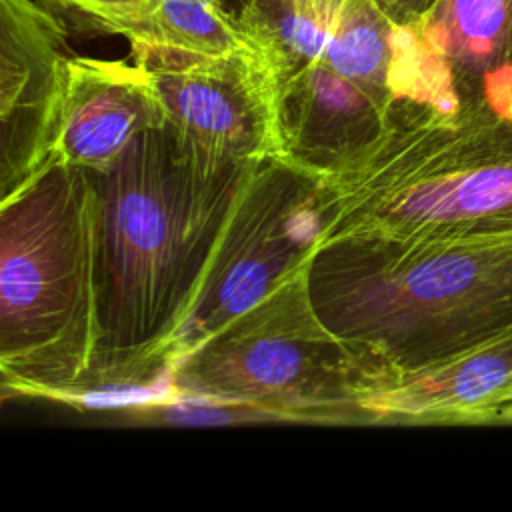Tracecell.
<instances>
[{
    "instance_id": "cell-1",
    "label": "cell",
    "mask_w": 512,
    "mask_h": 512,
    "mask_svg": "<svg viewBox=\"0 0 512 512\" xmlns=\"http://www.w3.org/2000/svg\"><path fill=\"white\" fill-rule=\"evenodd\" d=\"M54 178L4 204L2 336L16 374L60 376L88 356L98 324V198L84 170L50 164Z\"/></svg>"
},
{
    "instance_id": "cell-2",
    "label": "cell",
    "mask_w": 512,
    "mask_h": 512,
    "mask_svg": "<svg viewBox=\"0 0 512 512\" xmlns=\"http://www.w3.org/2000/svg\"><path fill=\"white\" fill-rule=\"evenodd\" d=\"M384 242L376 338L394 378L512 326V234Z\"/></svg>"
},
{
    "instance_id": "cell-3",
    "label": "cell",
    "mask_w": 512,
    "mask_h": 512,
    "mask_svg": "<svg viewBox=\"0 0 512 512\" xmlns=\"http://www.w3.org/2000/svg\"><path fill=\"white\" fill-rule=\"evenodd\" d=\"M390 136L384 238L512 234V120L414 118Z\"/></svg>"
},
{
    "instance_id": "cell-4",
    "label": "cell",
    "mask_w": 512,
    "mask_h": 512,
    "mask_svg": "<svg viewBox=\"0 0 512 512\" xmlns=\"http://www.w3.org/2000/svg\"><path fill=\"white\" fill-rule=\"evenodd\" d=\"M394 42L400 120H512V0H438Z\"/></svg>"
},
{
    "instance_id": "cell-5",
    "label": "cell",
    "mask_w": 512,
    "mask_h": 512,
    "mask_svg": "<svg viewBox=\"0 0 512 512\" xmlns=\"http://www.w3.org/2000/svg\"><path fill=\"white\" fill-rule=\"evenodd\" d=\"M132 60L150 72L164 128L196 168L252 160L280 144L274 82L264 58L132 44Z\"/></svg>"
},
{
    "instance_id": "cell-6",
    "label": "cell",
    "mask_w": 512,
    "mask_h": 512,
    "mask_svg": "<svg viewBox=\"0 0 512 512\" xmlns=\"http://www.w3.org/2000/svg\"><path fill=\"white\" fill-rule=\"evenodd\" d=\"M150 72L138 62L70 56L44 156L80 170H106L146 130L164 126Z\"/></svg>"
},
{
    "instance_id": "cell-7",
    "label": "cell",
    "mask_w": 512,
    "mask_h": 512,
    "mask_svg": "<svg viewBox=\"0 0 512 512\" xmlns=\"http://www.w3.org/2000/svg\"><path fill=\"white\" fill-rule=\"evenodd\" d=\"M120 192H114L106 212L108 272L114 288L122 296L126 310L130 296H136V310L158 308L166 278H176V258L188 246L192 222L200 218L190 210L192 202L182 196L170 180L152 176H128L124 162L114 164ZM110 166V168H112Z\"/></svg>"
},
{
    "instance_id": "cell-8",
    "label": "cell",
    "mask_w": 512,
    "mask_h": 512,
    "mask_svg": "<svg viewBox=\"0 0 512 512\" xmlns=\"http://www.w3.org/2000/svg\"><path fill=\"white\" fill-rule=\"evenodd\" d=\"M68 28L36 0H0V92L4 132L32 136L42 160L68 74Z\"/></svg>"
},
{
    "instance_id": "cell-9",
    "label": "cell",
    "mask_w": 512,
    "mask_h": 512,
    "mask_svg": "<svg viewBox=\"0 0 512 512\" xmlns=\"http://www.w3.org/2000/svg\"><path fill=\"white\" fill-rule=\"evenodd\" d=\"M512 402V326L418 372L394 378L382 408L414 422L492 424Z\"/></svg>"
},
{
    "instance_id": "cell-10",
    "label": "cell",
    "mask_w": 512,
    "mask_h": 512,
    "mask_svg": "<svg viewBox=\"0 0 512 512\" xmlns=\"http://www.w3.org/2000/svg\"><path fill=\"white\" fill-rule=\"evenodd\" d=\"M312 368L304 342L294 336L246 334L230 340L204 362V386L240 396H288Z\"/></svg>"
},
{
    "instance_id": "cell-11",
    "label": "cell",
    "mask_w": 512,
    "mask_h": 512,
    "mask_svg": "<svg viewBox=\"0 0 512 512\" xmlns=\"http://www.w3.org/2000/svg\"><path fill=\"white\" fill-rule=\"evenodd\" d=\"M132 44H158L204 56L252 54L264 58L222 0H154L150 26Z\"/></svg>"
},
{
    "instance_id": "cell-12",
    "label": "cell",
    "mask_w": 512,
    "mask_h": 512,
    "mask_svg": "<svg viewBox=\"0 0 512 512\" xmlns=\"http://www.w3.org/2000/svg\"><path fill=\"white\" fill-rule=\"evenodd\" d=\"M76 34H118L140 40L152 20L154 0H36Z\"/></svg>"
},
{
    "instance_id": "cell-13",
    "label": "cell",
    "mask_w": 512,
    "mask_h": 512,
    "mask_svg": "<svg viewBox=\"0 0 512 512\" xmlns=\"http://www.w3.org/2000/svg\"><path fill=\"white\" fill-rule=\"evenodd\" d=\"M438 0H376L380 10L396 28H408L420 22Z\"/></svg>"
},
{
    "instance_id": "cell-14",
    "label": "cell",
    "mask_w": 512,
    "mask_h": 512,
    "mask_svg": "<svg viewBox=\"0 0 512 512\" xmlns=\"http://www.w3.org/2000/svg\"><path fill=\"white\" fill-rule=\"evenodd\" d=\"M314 6H318L320 10L328 12V14H336L340 10V6L346 2V0H310Z\"/></svg>"
},
{
    "instance_id": "cell-15",
    "label": "cell",
    "mask_w": 512,
    "mask_h": 512,
    "mask_svg": "<svg viewBox=\"0 0 512 512\" xmlns=\"http://www.w3.org/2000/svg\"><path fill=\"white\" fill-rule=\"evenodd\" d=\"M498 422H512V402H508V404L500 410Z\"/></svg>"
}]
</instances>
